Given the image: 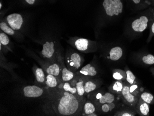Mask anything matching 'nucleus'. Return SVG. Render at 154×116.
Wrapping results in <instances>:
<instances>
[{
    "label": "nucleus",
    "instance_id": "7ed1b4c3",
    "mask_svg": "<svg viewBox=\"0 0 154 116\" xmlns=\"http://www.w3.org/2000/svg\"><path fill=\"white\" fill-rule=\"evenodd\" d=\"M66 64L69 71L73 73L77 72L84 63V58L76 52H67L66 58Z\"/></svg>",
    "mask_w": 154,
    "mask_h": 116
},
{
    "label": "nucleus",
    "instance_id": "6e6552de",
    "mask_svg": "<svg viewBox=\"0 0 154 116\" xmlns=\"http://www.w3.org/2000/svg\"><path fill=\"white\" fill-rule=\"evenodd\" d=\"M130 85L129 84L124 83L122 95L125 104L129 106L135 108L139 98L135 96L130 92Z\"/></svg>",
    "mask_w": 154,
    "mask_h": 116
},
{
    "label": "nucleus",
    "instance_id": "393cba45",
    "mask_svg": "<svg viewBox=\"0 0 154 116\" xmlns=\"http://www.w3.org/2000/svg\"><path fill=\"white\" fill-rule=\"evenodd\" d=\"M139 98L149 104L152 105L154 103V96L149 92H143L140 94Z\"/></svg>",
    "mask_w": 154,
    "mask_h": 116
},
{
    "label": "nucleus",
    "instance_id": "9d476101",
    "mask_svg": "<svg viewBox=\"0 0 154 116\" xmlns=\"http://www.w3.org/2000/svg\"><path fill=\"white\" fill-rule=\"evenodd\" d=\"M88 77H84L76 74V76L74 78L69 81V83H70L72 86L76 87L77 93L80 96H84V95L85 94L84 89V84Z\"/></svg>",
    "mask_w": 154,
    "mask_h": 116
},
{
    "label": "nucleus",
    "instance_id": "5701e85b",
    "mask_svg": "<svg viewBox=\"0 0 154 116\" xmlns=\"http://www.w3.org/2000/svg\"><path fill=\"white\" fill-rule=\"evenodd\" d=\"M113 77L116 80L124 81L127 78L126 72L120 69H115L113 71Z\"/></svg>",
    "mask_w": 154,
    "mask_h": 116
},
{
    "label": "nucleus",
    "instance_id": "f8f14e48",
    "mask_svg": "<svg viewBox=\"0 0 154 116\" xmlns=\"http://www.w3.org/2000/svg\"><path fill=\"white\" fill-rule=\"evenodd\" d=\"M102 82L98 80L92 78V77L87 78L84 84V89L85 93L88 94L96 90L99 88L102 84Z\"/></svg>",
    "mask_w": 154,
    "mask_h": 116
},
{
    "label": "nucleus",
    "instance_id": "dca6fc26",
    "mask_svg": "<svg viewBox=\"0 0 154 116\" xmlns=\"http://www.w3.org/2000/svg\"><path fill=\"white\" fill-rule=\"evenodd\" d=\"M60 80L52 74H47L46 78L45 86L52 89H56L60 83Z\"/></svg>",
    "mask_w": 154,
    "mask_h": 116
},
{
    "label": "nucleus",
    "instance_id": "39448f33",
    "mask_svg": "<svg viewBox=\"0 0 154 116\" xmlns=\"http://www.w3.org/2000/svg\"><path fill=\"white\" fill-rule=\"evenodd\" d=\"M55 45L53 42H47L43 45V49L41 51L42 56L50 63L57 62L56 57Z\"/></svg>",
    "mask_w": 154,
    "mask_h": 116
},
{
    "label": "nucleus",
    "instance_id": "4468645a",
    "mask_svg": "<svg viewBox=\"0 0 154 116\" xmlns=\"http://www.w3.org/2000/svg\"><path fill=\"white\" fill-rule=\"evenodd\" d=\"M75 74L84 77H93L97 76V71L96 67L92 64H89L85 66Z\"/></svg>",
    "mask_w": 154,
    "mask_h": 116
},
{
    "label": "nucleus",
    "instance_id": "ddd939ff",
    "mask_svg": "<svg viewBox=\"0 0 154 116\" xmlns=\"http://www.w3.org/2000/svg\"><path fill=\"white\" fill-rule=\"evenodd\" d=\"M44 67L46 74L53 75L58 78L61 81V67L58 62L51 63L48 65L45 66Z\"/></svg>",
    "mask_w": 154,
    "mask_h": 116
},
{
    "label": "nucleus",
    "instance_id": "2eb2a0df",
    "mask_svg": "<svg viewBox=\"0 0 154 116\" xmlns=\"http://www.w3.org/2000/svg\"><path fill=\"white\" fill-rule=\"evenodd\" d=\"M136 111L140 116H148L149 115V104L144 102L140 98L135 106Z\"/></svg>",
    "mask_w": 154,
    "mask_h": 116
},
{
    "label": "nucleus",
    "instance_id": "9b49d317",
    "mask_svg": "<svg viewBox=\"0 0 154 116\" xmlns=\"http://www.w3.org/2000/svg\"><path fill=\"white\" fill-rule=\"evenodd\" d=\"M44 93V89L38 86H27L23 88L24 96L27 98L40 97Z\"/></svg>",
    "mask_w": 154,
    "mask_h": 116
},
{
    "label": "nucleus",
    "instance_id": "c85d7f7f",
    "mask_svg": "<svg viewBox=\"0 0 154 116\" xmlns=\"http://www.w3.org/2000/svg\"><path fill=\"white\" fill-rule=\"evenodd\" d=\"M142 61L143 63L147 65L154 64V56L151 54L147 55L143 57Z\"/></svg>",
    "mask_w": 154,
    "mask_h": 116
},
{
    "label": "nucleus",
    "instance_id": "412c9836",
    "mask_svg": "<svg viewBox=\"0 0 154 116\" xmlns=\"http://www.w3.org/2000/svg\"><path fill=\"white\" fill-rule=\"evenodd\" d=\"M57 89L70 92L72 94H78L76 87L72 86L70 83H69V81L61 82L59 84Z\"/></svg>",
    "mask_w": 154,
    "mask_h": 116
},
{
    "label": "nucleus",
    "instance_id": "423d86ee",
    "mask_svg": "<svg viewBox=\"0 0 154 116\" xmlns=\"http://www.w3.org/2000/svg\"><path fill=\"white\" fill-rule=\"evenodd\" d=\"M56 57L58 63L60 65L61 67V83L70 81L76 76V74L69 71L67 67L66 66L63 58L61 56L60 53L57 51L56 52Z\"/></svg>",
    "mask_w": 154,
    "mask_h": 116
},
{
    "label": "nucleus",
    "instance_id": "2f4dec72",
    "mask_svg": "<svg viewBox=\"0 0 154 116\" xmlns=\"http://www.w3.org/2000/svg\"><path fill=\"white\" fill-rule=\"evenodd\" d=\"M149 27H150V34L149 39H151L153 36H154V19H152L149 22Z\"/></svg>",
    "mask_w": 154,
    "mask_h": 116
},
{
    "label": "nucleus",
    "instance_id": "cd10ccee",
    "mask_svg": "<svg viewBox=\"0 0 154 116\" xmlns=\"http://www.w3.org/2000/svg\"><path fill=\"white\" fill-rule=\"evenodd\" d=\"M130 91L133 95L137 97H140V88L137 83L131 85L130 86Z\"/></svg>",
    "mask_w": 154,
    "mask_h": 116
},
{
    "label": "nucleus",
    "instance_id": "0eeeda50",
    "mask_svg": "<svg viewBox=\"0 0 154 116\" xmlns=\"http://www.w3.org/2000/svg\"><path fill=\"white\" fill-rule=\"evenodd\" d=\"M151 20L152 19H150L149 16H141L131 23V28L132 31L135 33H142L147 28Z\"/></svg>",
    "mask_w": 154,
    "mask_h": 116
},
{
    "label": "nucleus",
    "instance_id": "bb28decb",
    "mask_svg": "<svg viewBox=\"0 0 154 116\" xmlns=\"http://www.w3.org/2000/svg\"><path fill=\"white\" fill-rule=\"evenodd\" d=\"M116 107V105L114 102L110 103H105L101 105V109L102 112L107 113L109 111H111Z\"/></svg>",
    "mask_w": 154,
    "mask_h": 116
},
{
    "label": "nucleus",
    "instance_id": "7c9ffc66",
    "mask_svg": "<svg viewBox=\"0 0 154 116\" xmlns=\"http://www.w3.org/2000/svg\"><path fill=\"white\" fill-rule=\"evenodd\" d=\"M131 111H124L117 112L115 116H134L135 115L134 112H132Z\"/></svg>",
    "mask_w": 154,
    "mask_h": 116
},
{
    "label": "nucleus",
    "instance_id": "f257e3e1",
    "mask_svg": "<svg viewBox=\"0 0 154 116\" xmlns=\"http://www.w3.org/2000/svg\"><path fill=\"white\" fill-rule=\"evenodd\" d=\"M48 108L58 116H79L86 101L84 96L56 89L51 94Z\"/></svg>",
    "mask_w": 154,
    "mask_h": 116
},
{
    "label": "nucleus",
    "instance_id": "20e7f679",
    "mask_svg": "<svg viewBox=\"0 0 154 116\" xmlns=\"http://www.w3.org/2000/svg\"><path fill=\"white\" fill-rule=\"evenodd\" d=\"M103 6L106 14L110 17L118 16L123 9L122 0H104Z\"/></svg>",
    "mask_w": 154,
    "mask_h": 116
},
{
    "label": "nucleus",
    "instance_id": "e433bc0d",
    "mask_svg": "<svg viewBox=\"0 0 154 116\" xmlns=\"http://www.w3.org/2000/svg\"><path fill=\"white\" fill-rule=\"evenodd\" d=\"M153 14H154V12H153Z\"/></svg>",
    "mask_w": 154,
    "mask_h": 116
},
{
    "label": "nucleus",
    "instance_id": "72a5a7b5",
    "mask_svg": "<svg viewBox=\"0 0 154 116\" xmlns=\"http://www.w3.org/2000/svg\"><path fill=\"white\" fill-rule=\"evenodd\" d=\"M25 1L28 4H30V5H32L35 3V2L36 0H25Z\"/></svg>",
    "mask_w": 154,
    "mask_h": 116
},
{
    "label": "nucleus",
    "instance_id": "a211bd4d",
    "mask_svg": "<svg viewBox=\"0 0 154 116\" xmlns=\"http://www.w3.org/2000/svg\"><path fill=\"white\" fill-rule=\"evenodd\" d=\"M123 55V50L121 47L112 48L109 52V58L112 61H116L120 59Z\"/></svg>",
    "mask_w": 154,
    "mask_h": 116
},
{
    "label": "nucleus",
    "instance_id": "aec40b11",
    "mask_svg": "<svg viewBox=\"0 0 154 116\" xmlns=\"http://www.w3.org/2000/svg\"><path fill=\"white\" fill-rule=\"evenodd\" d=\"M115 100V96L111 92H107L102 95L101 98L96 101L97 105H102L105 103H110L114 102Z\"/></svg>",
    "mask_w": 154,
    "mask_h": 116
},
{
    "label": "nucleus",
    "instance_id": "a878e982",
    "mask_svg": "<svg viewBox=\"0 0 154 116\" xmlns=\"http://www.w3.org/2000/svg\"><path fill=\"white\" fill-rule=\"evenodd\" d=\"M126 74H127L126 80H127V83H128L130 85L137 83L136 77L131 71L128 70L126 71Z\"/></svg>",
    "mask_w": 154,
    "mask_h": 116
},
{
    "label": "nucleus",
    "instance_id": "f03ea898",
    "mask_svg": "<svg viewBox=\"0 0 154 116\" xmlns=\"http://www.w3.org/2000/svg\"><path fill=\"white\" fill-rule=\"evenodd\" d=\"M72 46L79 52L85 53L95 52L97 50V42L84 38H72L69 40Z\"/></svg>",
    "mask_w": 154,
    "mask_h": 116
},
{
    "label": "nucleus",
    "instance_id": "1a4fd4ad",
    "mask_svg": "<svg viewBox=\"0 0 154 116\" xmlns=\"http://www.w3.org/2000/svg\"><path fill=\"white\" fill-rule=\"evenodd\" d=\"M6 22L11 28L17 31L20 29L23 23L22 16L19 14H12L6 17Z\"/></svg>",
    "mask_w": 154,
    "mask_h": 116
},
{
    "label": "nucleus",
    "instance_id": "c9c22d12",
    "mask_svg": "<svg viewBox=\"0 0 154 116\" xmlns=\"http://www.w3.org/2000/svg\"><path fill=\"white\" fill-rule=\"evenodd\" d=\"M2 4L1 2L0 3V8L2 9Z\"/></svg>",
    "mask_w": 154,
    "mask_h": 116
},
{
    "label": "nucleus",
    "instance_id": "f3484780",
    "mask_svg": "<svg viewBox=\"0 0 154 116\" xmlns=\"http://www.w3.org/2000/svg\"><path fill=\"white\" fill-rule=\"evenodd\" d=\"M34 74L37 83L41 85L45 86L46 75L43 69L36 67L34 70Z\"/></svg>",
    "mask_w": 154,
    "mask_h": 116
},
{
    "label": "nucleus",
    "instance_id": "4be33fe9",
    "mask_svg": "<svg viewBox=\"0 0 154 116\" xmlns=\"http://www.w3.org/2000/svg\"><path fill=\"white\" fill-rule=\"evenodd\" d=\"M124 85V83L122 80H116L109 87V91L111 93L122 94Z\"/></svg>",
    "mask_w": 154,
    "mask_h": 116
},
{
    "label": "nucleus",
    "instance_id": "c756f323",
    "mask_svg": "<svg viewBox=\"0 0 154 116\" xmlns=\"http://www.w3.org/2000/svg\"><path fill=\"white\" fill-rule=\"evenodd\" d=\"M0 43L2 44V45L7 46L9 45L10 40L6 33L2 32L0 33Z\"/></svg>",
    "mask_w": 154,
    "mask_h": 116
},
{
    "label": "nucleus",
    "instance_id": "6ab92c4d",
    "mask_svg": "<svg viewBox=\"0 0 154 116\" xmlns=\"http://www.w3.org/2000/svg\"><path fill=\"white\" fill-rule=\"evenodd\" d=\"M96 105L91 100H86L83 107L82 114L83 116H88L96 112Z\"/></svg>",
    "mask_w": 154,
    "mask_h": 116
},
{
    "label": "nucleus",
    "instance_id": "b1692460",
    "mask_svg": "<svg viewBox=\"0 0 154 116\" xmlns=\"http://www.w3.org/2000/svg\"><path fill=\"white\" fill-rule=\"evenodd\" d=\"M0 28L2 31H3L5 33L9 35H14L15 34V31L13 30L11 27L5 21H2L0 23Z\"/></svg>",
    "mask_w": 154,
    "mask_h": 116
},
{
    "label": "nucleus",
    "instance_id": "f704fd0d",
    "mask_svg": "<svg viewBox=\"0 0 154 116\" xmlns=\"http://www.w3.org/2000/svg\"><path fill=\"white\" fill-rule=\"evenodd\" d=\"M134 3L136 4H139L141 2V0H131Z\"/></svg>",
    "mask_w": 154,
    "mask_h": 116
},
{
    "label": "nucleus",
    "instance_id": "473e14b6",
    "mask_svg": "<svg viewBox=\"0 0 154 116\" xmlns=\"http://www.w3.org/2000/svg\"><path fill=\"white\" fill-rule=\"evenodd\" d=\"M103 95V94H102V92H99L97 93V94H96V99H95V100L97 101L98 99H99L101 98V97L102 96V95Z\"/></svg>",
    "mask_w": 154,
    "mask_h": 116
}]
</instances>
